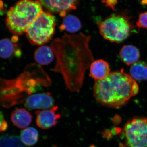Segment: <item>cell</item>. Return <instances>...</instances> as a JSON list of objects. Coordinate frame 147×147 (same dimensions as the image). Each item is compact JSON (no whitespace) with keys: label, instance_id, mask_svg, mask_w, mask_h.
<instances>
[{"label":"cell","instance_id":"obj_1","mask_svg":"<svg viewBox=\"0 0 147 147\" xmlns=\"http://www.w3.org/2000/svg\"><path fill=\"white\" fill-rule=\"evenodd\" d=\"M90 37L83 34H65L51 44L57 58L53 71L61 74L67 88L70 91L80 90L85 74L94 61L90 48Z\"/></svg>","mask_w":147,"mask_h":147},{"label":"cell","instance_id":"obj_2","mask_svg":"<svg viewBox=\"0 0 147 147\" xmlns=\"http://www.w3.org/2000/svg\"><path fill=\"white\" fill-rule=\"evenodd\" d=\"M139 90L136 81L121 70L111 72L102 80L95 81L93 94L96 100L101 105L118 108L137 95Z\"/></svg>","mask_w":147,"mask_h":147},{"label":"cell","instance_id":"obj_3","mask_svg":"<svg viewBox=\"0 0 147 147\" xmlns=\"http://www.w3.org/2000/svg\"><path fill=\"white\" fill-rule=\"evenodd\" d=\"M39 1L20 0L7 11L6 25L12 34L21 35L42 11Z\"/></svg>","mask_w":147,"mask_h":147},{"label":"cell","instance_id":"obj_4","mask_svg":"<svg viewBox=\"0 0 147 147\" xmlns=\"http://www.w3.org/2000/svg\"><path fill=\"white\" fill-rule=\"evenodd\" d=\"M30 71L11 80L0 78V105L11 106L26 100L40 82L38 79L28 78Z\"/></svg>","mask_w":147,"mask_h":147},{"label":"cell","instance_id":"obj_5","mask_svg":"<svg viewBox=\"0 0 147 147\" xmlns=\"http://www.w3.org/2000/svg\"><path fill=\"white\" fill-rule=\"evenodd\" d=\"M99 32L106 40L112 42H123L133 28L130 18L124 13L113 14L98 23Z\"/></svg>","mask_w":147,"mask_h":147},{"label":"cell","instance_id":"obj_6","mask_svg":"<svg viewBox=\"0 0 147 147\" xmlns=\"http://www.w3.org/2000/svg\"><path fill=\"white\" fill-rule=\"evenodd\" d=\"M56 25L55 16L42 11L27 29V38L32 45H44L52 39Z\"/></svg>","mask_w":147,"mask_h":147},{"label":"cell","instance_id":"obj_7","mask_svg":"<svg viewBox=\"0 0 147 147\" xmlns=\"http://www.w3.org/2000/svg\"><path fill=\"white\" fill-rule=\"evenodd\" d=\"M125 147H147V118L137 117L125 124L121 133Z\"/></svg>","mask_w":147,"mask_h":147},{"label":"cell","instance_id":"obj_8","mask_svg":"<svg viewBox=\"0 0 147 147\" xmlns=\"http://www.w3.org/2000/svg\"><path fill=\"white\" fill-rule=\"evenodd\" d=\"M80 0H39L45 9L53 13L65 16L67 11L75 9Z\"/></svg>","mask_w":147,"mask_h":147},{"label":"cell","instance_id":"obj_9","mask_svg":"<svg viewBox=\"0 0 147 147\" xmlns=\"http://www.w3.org/2000/svg\"><path fill=\"white\" fill-rule=\"evenodd\" d=\"M58 109L57 106L50 109L37 110L35 112L36 116L37 125L42 129H46L55 126L61 118L60 114L57 113Z\"/></svg>","mask_w":147,"mask_h":147},{"label":"cell","instance_id":"obj_10","mask_svg":"<svg viewBox=\"0 0 147 147\" xmlns=\"http://www.w3.org/2000/svg\"><path fill=\"white\" fill-rule=\"evenodd\" d=\"M55 100L49 93H38L28 96L25 106L30 110H47L54 107Z\"/></svg>","mask_w":147,"mask_h":147},{"label":"cell","instance_id":"obj_11","mask_svg":"<svg viewBox=\"0 0 147 147\" xmlns=\"http://www.w3.org/2000/svg\"><path fill=\"white\" fill-rule=\"evenodd\" d=\"M110 73L109 64L102 59L93 61L90 67V76L95 81L105 79Z\"/></svg>","mask_w":147,"mask_h":147},{"label":"cell","instance_id":"obj_12","mask_svg":"<svg viewBox=\"0 0 147 147\" xmlns=\"http://www.w3.org/2000/svg\"><path fill=\"white\" fill-rule=\"evenodd\" d=\"M11 120L16 127L25 129L31 123L32 116L26 109L17 108L13 110L11 113Z\"/></svg>","mask_w":147,"mask_h":147},{"label":"cell","instance_id":"obj_13","mask_svg":"<svg viewBox=\"0 0 147 147\" xmlns=\"http://www.w3.org/2000/svg\"><path fill=\"white\" fill-rule=\"evenodd\" d=\"M121 60L127 65H132L138 61L140 57L138 48L132 45H125L120 51Z\"/></svg>","mask_w":147,"mask_h":147},{"label":"cell","instance_id":"obj_14","mask_svg":"<svg viewBox=\"0 0 147 147\" xmlns=\"http://www.w3.org/2000/svg\"><path fill=\"white\" fill-rule=\"evenodd\" d=\"M55 54L51 46L42 45L37 48L34 53L35 60L40 65H47L52 63Z\"/></svg>","mask_w":147,"mask_h":147},{"label":"cell","instance_id":"obj_15","mask_svg":"<svg viewBox=\"0 0 147 147\" xmlns=\"http://www.w3.org/2000/svg\"><path fill=\"white\" fill-rule=\"evenodd\" d=\"M81 28L82 24L79 18L74 15H69L65 17L60 29L61 31L74 33L79 31Z\"/></svg>","mask_w":147,"mask_h":147},{"label":"cell","instance_id":"obj_16","mask_svg":"<svg viewBox=\"0 0 147 147\" xmlns=\"http://www.w3.org/2000/svg\"><path fill=\"white\" fill-rule=\"evenodd\" d=\"M130 74L135 81L147 80V63L142 61L134 63L130 69Z\"/></svg>","mask_w":147,"mask_h":147},{"label":"cell","instance_id":"obj_17","mask_svg":"<svg viewBox=\"0 0 147 147\" xmlns=\"http://www.w3.org/2000/svg\"><path fill=\"white\" fill-rule=\"evenodd\" d=\"M20 138L24 144L30 146L35 144L38 141L39 133L34 127H28L21 131Z\"/></svg>","mask_w":147,"mask_h":147},{"label":"cell","instance_id":"obj_18","mask_svg":"<svg viewBox=\"0 0 147 147\" xmlns=\"http://www.w3.org/2000/svg\"><path fill=\"white\" fill-rule=\"evenodd\" d=\"M11 40L4 38L0 40V58L8 59L16 52V46Z\"/></svg>","mask_w":147,"mask_h":147},{"label":"cell","instance_id":"obj_19","mask_svg":"<svg viewBox=\"0 0 147 147\" xmlns=\"http://www.w3.org/2000/svg\"><path fill=\"white\" fill-rule=\"evenodd\" d=\"M0 147H26L18 136L5 134L0 137Z\"/></svg>","mask_w":147,"mask_h":147},{"label":"cell","instance_id":"obj_20","mask_svg":"<svg viewBox=\"0 0 147 147\" xmlns=\"http://www.w3.org/2000/svg\"><path fill=\"white\" fill-rule=\"evenodd\" d=\"M136 26L139 28L147 29V11L140 13L136 22Z\"/></svg>","mask_w":147,"mask_h":147},{"label":"cell","instance_id":"obj_21","mask_svg":"<svg viewBox=\"0 0 147 147\" xmlns=\"http://www.w3.org/2000/svg\"><path fill=\"white\" fill-rule=\"evenodd\" d=\"M7 127L8 124L7 122L5 121L2 112L0 111V132L6 131Z\"/></svg>","mask_w":147,"mask_h":147},{"label":"cell","instance_id":"obj_22","mask_svg":"<svg viewBox=\"0 0 147 147\" xmlns=\"http://www.w3.org/2000/svg\"><path fill=\"white\" fill-rule=\"evenodd\" d=\"M104 1L106 5L113 9V10L115 9V6L117 3V0H105Z\"/></svg>","mask_w":147,"mask_h":147},{"label":"cell","instance_id":"obj_23","mask_svg":"<svg viewBox=\"0 0 147 147\" xmlns=\"http://www.w3.org/2000/svg\"><path fill=\"white\" fill-rule=\"evenodd\" d=\"M122 118L121 116L118 115H116L114 116L112 119V122L115 125H119L120 124Z\"/></svg>","mask_w":147,"mask_h":147},{"label":"cell","instance_id":"obj_24","mask_svg":"<svg viewBox=\"0 0 147 147\" xmlns=\"http://www.w3.org/2000/svg\"><path fill=\"white\" fill-rule=\"evenodd\" d=\"M102 133L103 137L108 139H110L113 135L111 130L109 129H105L102 131Z\"/></svg>","mask_w":147,"mask_h":147},{"label":"cell","instance_id":"obj_25","mask_svg":"<svg viewBox=\"0 0 147 147\" xmlns=\"http://www.w3.org/2000/svg\"><path fill=\"white\" fill-rule=\"evenodd\" d=\"M111 131L113 135H115L116 134H121L123 130L120 127H116L112 129Z\"/></svg>","mask_w":147,"mask_h":147},{"label":"cell","instance_id":"obj_26","mask_svg":"<svg viewBox=\"0 0 147 147\" xmlns=\"http://www.w3.org/2000/svg\"><path fill=\"white\" fill-rule=\"evenodd\" d=\"M141 3L143 5H147V0H142Z\"/></svg>","mask_w":147,"mask_h":147},{"label":"cell","instance_id":"obj_27","mask_svg":"<svg viewBox=\"0 0 147 147\" xmlns=\"http://www.w3.org/2000/svg\"><path fill=\"white\" fill-rule=\"evenodd\" d=\"M3 9V3L1 1H0V10Z\"/></svg>","mask_w":147,"mask_h":147},{"label":"cell","instance_id":"obj_28","mask_svg":"<svg viewBox=\"0 0 147 147\" xmlns=\"http://www.w3.org/2000/svg\"><path fill=\"white\" fill-rule=\"evenodd\" d=\"M119 147H125L124 145V144H122V143H120Z\"/></svg>","mask_w":147,"mask_h":147}]
</instances>
